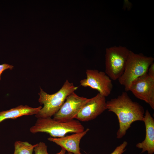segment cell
Listing matches in <instances>:
<instances>
[{"instance_id": "15", "label": "cell", "mask_w": 154, "mask_h": 154, "mask_svg": "<svg viewBox=\"0 0 154 154\" xmlns=\"http://www.w3.org/2000/svg\"><path fill=\"white\" fill-rule=\"evenodd\" d=\"M128 144L125 141L119 146H117L114 151L110 154H122L125 151V149Z\"/></svg>"}, {"instance_id": "8", "label": "cell", "mask_w": 154, "mask_h": 154, "mask_svg": "<svg viewBox=\"0 0 154 154\" xmlns=\"http://www.w3.org/2000/svg\"><path fill=\"white\" fill-rule=\"evenodd\" d=\"M86 78L80 81V86L96 90L105 97L110 94L113 85L112 80L105 72L88 69L86 70Z\"/></svg>"}, {"instance_id": "7", "label": "cell", "mask_w": 154, "mask_h": 154, "mask_svg": "<svg viewBox=\"0 0 154 154\" xmlns=\"http://www.w3.org/2000/svg\"><path fill=\"white\" fill-rule=\"evenodd\" d=\"M129 91L137 98L144 101L154 109V78L147 73L134 80Z\"/></svg>"}, {"instance_id": "16", "label": "cell", "mask_w": 154, "mask_h": 154, "mask_svg": "<svg viewBox=\"0 0 154 154\" xmlns=\"http://www.w3.org/2000/svg\"><path fill=\"white\" fill-rule=\"evenodd\" d=\"M13 68V66L12 65L4 63L0 65V80H1V75L2 72L5 70L9 69L12 70Z\"/></svg>"}, {"instance_id": "4", "label": "cell", "mask_w": 154, "mask_h": 154, "mask_svg": "<svg viewBox=\"0 0 154 154\" xmlns=\"http://www.w3.org/2000/svg\"><path fill=\"white\" fill-rule=\"evenodd\" d=\"M154 60L152 57H148L130 51L124 72L118 79L120 84L124 87L126 92L129 91L130 86L134 80L147 73L148 68Z\"/></svg>"}, {"instance_id": "10", "label": "cell", "mask_w": 154, "mask_h": 154, "mask_svg": "<svg viewBox=\"0 0 154 154\" xmlns=\"http://www.w3.org/2000/svg\"><path fill=\"white\" fill-rule=\"evenodd\" d=\"M89 130V128H87L82 132L73 133L72 135H65L61 137H50L48 138V140L60 146L62 149L68 152L73 154H82L80 147V141Z\"/></svg>"}, {"instance_id": "17", "label": "cell", "mask_w": 154, "mask_h": 154, "mask_svg": "<svg viewBox=\"0 0 154 154\" xmlns=\"http://www.w3.org/2000/svg\"><path fill=\"white\" fill-rule=\"evenodd\" d=\"M148 74L151 77L154 78V63H152L150 66L147 72Z\"/></svg>"}, {"instance_id": "19", "label": "cell", "mask_w": 154, "mask_h": 154, "mask_svg": "<svg viewBox=\"0 0 154 154\" xmlns=\"http://www.w3.org/2000/svg\"><path fill=\"white\" fill-rule=\"evenodd\" d=\"M65 154H73L71 153L68 152L67 153H66Z\"/></svg>"}, {"instance_id": "9", "label": "cell", "mask_w": 154, "mask_h": 154, "mask_svg": "<svg viewBox=\"0 0 154 154\" xmlns=\"http://www.w3.org/2000/svg\"><path fill=\"white\" fill-rule=\"evenodd\" d=\"M107 109L106 97L98 93L89 99L75 119L79 121H89L95 119Z\"/></svg>"}, {"instance_id": "11", "label": "cell", "mask_w": 154, "mask_h": 154, "mask_svg": "<svg viewBox=\"0 0 154 154\" xmlns=\"http://www.w3.org/2000/svg\"><path fill=\"white\" fill-rule=\"evenodd\" d=\"M143 121L145 127V136L144 140L137 143L136 147L142 149L141 153L147 151L148 154L154 152V119L148 110L145 112Z\"/></svg>"}, {"instance_id": "2", "label": "cell", "mask_w": 154, "mask_h": 154, "mask_svg": "<svg viewBox=\"0 0 154 154\" xmlns=\"http://www.w3.org/2000/svg\"><path fill=\"white\" fill-rule=\"evenodd\" d=\"M72 83L66 80L58 92L51 94L44 92L40 88L38 101L43 106L35 115L37 118L51 117L59 110L67 97L78 88Z\"/></svg>"}, {"instance_id": "18", "label": "cell", "mask_w": 154, "mask_h": 154, "mask_svg": "<svg viewBox=\"0 0 154 154\" xmlns=\"http://www.w3.org/2000/svg\"><path fill=\"white\" fill-rule=\"evenodd\" d=\"M66 151L65 150L62 149L59 152L56 154H65Z\"/></svg>"}, {"instance_id": "12", "label": "cell", "mask_w": 154, "mask_h": 154, "mask_svg": "<svg viewBox=\"0 0 154 154\" xmlns=\"http://www.w3.org/2000/svg\"><path fill=\"white\" fill-rule=\"evenodd\" d=\"M41 106L33 108L21 105L9 110L0 112V123L7 119H15L23 116L36 115L42 108Z\"/></svg>"}, {"instance_id": "1", "label": "cell", "mask_w": 154, "mask_h": 154, "mask_svg": "<svg viewBox=\"0 0 154 154\" xmlns=\"http://www.w3.org/2000/svg\"><path fill=\"white\" fill-rule=\"evenodd\" d=\"M107 109L117 116L119 129L117 138H122L126 134L131 124L136 121H143L145 115L143 107L137 102L133 101L126 92L115 98L106 102Z\"/></svg>"}, {"instance_id": "6", "label": "cell", "mask_w": 154, "mask_h": 154, "mask_svg": "<svg viewBox=\"0 0 154 154\" xmlns=\"http://www.w3.org/2000/svg\"><path fill=\"white\" fill-rule=\"evenodd\" d=\"M89 99L81 97L74 92L66 98L58 111L53 116V119L60 122L74 119Z\"/></svg>"}, {"instance_id": "14", "label": "cell", "mask_w": 154, "mask_h": 154, "mask_svg": "<svg viewBox=\"0 0 154 154\" xmlns=\"http://www.w3.org/2000/svg\"><path fill=\"white\" fill-rule=\"evenodd\" d=\"M35 154H49L47 151V146L44 142H40L36 144L34 149Z\"/></svg>"}, {"instance_id": "13", "label": "cell", "mask_w": 154, "mask_h": 154, "mask_svg": "<svg viewBox=\"0 0 154 154\" xmlns=\"http://www.w3.org/2000/svg\"><path fill=\"white\" fill-rule=\"evenodd\" d=\"M36 145H32L27 141H16L14 145L13 154H32Z\"/></svg>"}, {"instance_id": "3", "label": "cell", "mask_w": 154, "mask_h": 154, "mask_svg": "<svg viewBox=\"0 0 154 154\" xmlns=\"http://www.w3.org/2000/svg\"><path fill=\"white\" fill-rule=\"evenodd\" d=\"M30 129L33 133L44 132L51 137L59 138L68 133H75L84 131V127L80 121L74 119L66 122L56 121L51 117L38 118Z\"/></svg>"}, {"instance_id": "5", "label": "cell", "mask_w": 154, "mask_h": 154, "mask_svg": "<svg viewBox=\"0 0 154 154\" xmlns=\"http://www.w3.org/2000/svg\"><path fill=\"white\" fill-rule=\"evenodd\" d=\"M130 51L121 46L106 49L105 72L111 80H118L123 74Z\"/></svg>"}]
</instances>
